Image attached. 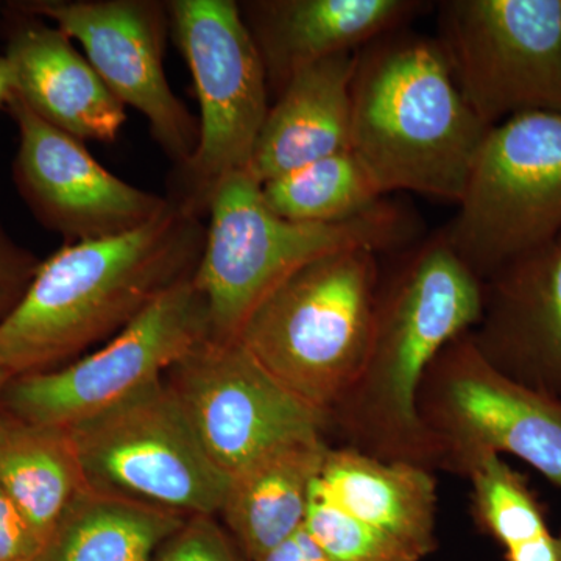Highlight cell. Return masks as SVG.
I'll return each mask as SVG.
<instances>
[{
    "instance_id": "83f0119b",
    "label": "cell",
    "mask_w": 561,
    "mask_h": 561,
    "mask_svg": "<svg viewBox=\"0 0 561 561\" xmlns=\"http://www.w3.org/2000/svg\"><path fill=\"white\" fill-rule=\"evenodd\" d=\"M39 548V538L0 485V561H33Z\"/></svg>"
},
{
    "instance_id": "8fae6325",
    "label": "cell",
    "mask_w": 561,
    "mask_h": 561,
    "mask_svg": "<svg viewBox=\"0 0 561 561\" xmlns=\"http://www.w3.org/2000/svg\"><path fill=\"white\" fill-rule=\"evenodd\" d=\"M437 11L454 81L486 127L561 113V0H445Z\"/></svg>"
},
{
    "instance_id": "3957f363",
    "label": "cell",
    "mask_w": 561,
    "mask_h": 561,
    "mask_svg": "<svg viewBox=\"0 0 561 561\" xmlns=\"http://www.w3.org/2000/svg\"><path fill=\"white\" fill-rule=\"evenodd\" d=\"M401 32L357 51L351 151L382 195L457 205L490 128L460 94L438 41Z\"/></svg>"
},
{
    "instance_id": "7c38bea8",
    "label": "cell",
    "mask_w": 561,
    "mask_h": 561,
    "mask_svg": "<svg viewBox=\"0 0 561 561\" xmlns=\"http://www.w3.org/2000/svg\"><path fill=\"white\" fill-rule=\"evenodd\" d=\"M165 381L228 478L280 446L328 438V416L284 387L238 339L198 343Z\"/></svg>"
},
{
    "instance_id": "ffe728a7",
    "label": "cell",
    "mask_w": 561,
    "mask_h": 561,
    "mask_svg": "<svg viewBox=\"0 0 561 561\" xmlns=\"http://www.w3.org/2000/svg\"><path fill=\"white\" fill-rule=\"evenodd\" d=\"M330 446L327 437L290 443L230 476L217 516L247 560L260 561L302 530Z\"/></svg>"
},
{
    "instance_id": "7a4b0ae2",
    "label": "cell",
    "mask_w": 561,
    "mask_h": 561,
    "mask_svg": "<svg viewBox=\"0 0 561 561\" xmlns=\"http://www.w3.org/2000/svg\"><path fill=\"white\" fill-rule=\"evenodd\" d=\"M206 224L172 202L138 230L70 243L41 261L20 305L0 321V367L11 378L51 370L114 337L197 271Z\"/></svg>"
},
{
    "instance_id": "7402d4cb",
    "label": "cell",
    "mask_w": 561,
    "mask_h": 561,
    "mask_svg": "<svg viewBox=\"0 0 561 561\" xmlns=\"http://www.w3.org/2000/svg\"><path fill=\"white\" fill-rule=\"evenodd\" d=\"M187 518L83 489L33 561H154Z\"/></svg>"
},
{
    "instance_id": "d4e9b609",
    "label": "cell",
    "mask_w": 561,
    "mask_h": 561,
    "mask_svg": "<svg viewBox=\"0 0 561 561\" xmlns=\"http://www.w3.org/2000/svg\"><path fill=\"white\" fill-rule=\"evenodd\" d=\"M306 534L341 561H423L400 541L371 529L311 494Z\"/></svg>"
},
{
    "instance_id": "4dcf8cb0",
    "label": "cell",
    "mask_w": 561,
    "mask_h": 561,
    "mask_svg": "<svg viewBox=\"0 0 561 561\" xmlns=\"http://www.w3.org/2000/svg\"><path fill=\"white\" fill-rule=\"evenodd\" d=\"M11 379V376L9 373L3 370L2 367H0V398H2L3 389H5L7 383H9Z\"/></svg>"
},
{
    "instance_id": "277c9868",
    "label": "cell",
    "mask_w": 561,
    "mask_h": 561,
    "mask_svg": "<svg viewBox=\"0 0 561 561\" xmlns=\"http://www.w3.org/2000/svg\"><path fill=\"white\" fill-rule=\"evenodd\" d=\"M206 216L194 283L208 305L214 341H236L256 306L305 265L339 251H400L419 236L412 214L386 198L331 224L284 219L268 208L261 184L247 171L214 187Z\"/></svg>"
},
{
    "instance_id": "44dd1931",
    "label": "cell",
    "mask_w": 561,
    "mask_h": 561,
    "mask_svg": "<svg viewBox=\"0 0 561 561\" xmlns=\"http://www.w3.org/2000/svg\"><path fill=\"white\" fill-rule=\"evenodd\" d=\"M0 485L43 545L70 502L87 489L69 431L31 423L0 408Z\"/></svg>"
},
{
    "instance_id": "9a60e30c",
    "label": "cell",
    "mask_w": 561,
    "mask_h": 561,
    "mask_svg": "<svg viewBox=\"0 0 561 561\" xmlns=\"http://www.w3.org/2000/svg\"><path fill=\"white\" fill-rule=\"evenodd\" d=\"M470 334L497 370L561 398V234L483 280Z\"/></svg>"
},
{
    "instance_id": "4316f807",
    "label": "cell",
    "mask_w": 561,
    "mask_h": 561,
    "mask_svg": "<svg viewBox=\"0 0 561 561\" xmlns=\"http://www.w3.org/2000/svg\"><path fill=\"white\" fill-rule=\"evenodd\" d=\"M39 265L38 257L18 245L0 225V321L20 305Z\"/></svg>"
},
{
    "instance_id": "ba28073f",
    "label": "cell",
    "mask_w": 561,
    "mask_h": 561,
    "mask_svg": "<svg viewBox=\"0 0 561 561\" xmlns=\"http://www.w3.org/2000/svg\"><path fill=\"white\" fill-rule=\"evenodd\" d=\"M168 9L201 103L197 150L176 168L168 197L205 217L214 187L249 168L271 91L238 2L171 0Z\"/></svg>"
},
{
    "instance_id": "e0dca14e",
    "label": "cell",
    "mask_w": 561,
    "mask_h": 561,
    "mask_svg": "<svg viewBox=\"0 0 561 561\" xmlns=\"http://www.w3.org/2000/svg\"><path fill=\"white\" fill-rule=\"evenodd\" d=\"M430 3L419 0H250L239 3L268 91L278 94L298 70L356 54L401 31Z\"/></svg>"
},
{
    "instance_id": "8992f818",
    "label": "cell",
    "mask_w": 561,
    "mask_h": 561,
    "mask_svg": "<svg viewBox=\"0 0 561 561\" xmlns=\"http://www.w3.org/2000/svg\"><path fill=\"white\" fill-rule=\"evenodd\" d=\"M68 431L88 489L184 518L219 515L230 478L165 378Z\"/></svg>"
},
{
    "instance_id": "5bb4252c",
    "label": "cell",
    "mask_w": 561,
    "mask_h": 561,
    "mask_svg": "<svg viewBox=\"0 0 561 561\" xmlns=\"http://www.w3.org/2000/svg\"><path fill=\"white\" fill-rule=\"evenodd\" d=\"M7 108L20 131L14 183L36 219L65 245L138 230L172 205L106 171L83 140L41 119L13 92Z\"/></svg>"
},
{
    "instance_id": "f1b7e54d",
    "label": "cell",
    "mask_w": 561,
    "mask_h": 561,
    "mask_svg": "<svg viewBox=\"0 0 561 561\" xmlns=\"http://www.w3.org/2000/svg\"><path fill=\"white\" fill-rule=\"evenodd\" d=\"M260 561H341L324 552L302 529Z\"/></svg>"
},
{
    "instance_id": "30bf717a",
    "label": "cell",
    "mask_w": 561,
    "mask_h": 561,
    "mask_svg": "<svg viewBox=\"0 0 561 561\" xmlns=\"http://www.w3.org/2000/svg\"><path fill=\"white\" fill-rule=\"evenodd\" d=\"M209 337L208 305L192 276L165 290L94 353L65 367L11 378L0 408L31 423L68 430L161 381Z\"/></svg>"
},
{
    "instance_id": "52a82bcc",
    "label": "cell",
    "mask_w": 561,
    "mask_h": 561,
    "mask_svg": "<svg viewBox=\"0 0 561 561\" xmlns=\"http://www.w3.org/2000/svg\"><path fill=\"white\" fill-rule=\"evenodd\" d=\"M457 206L443 232L482 283L561 234L560 111L490 128Z\"/></svg>"
},
{
    "instance_id": "484cf974",
    "label": "cell",
    "mask_w": 561,
    "mask_h": 561,
    "mask_svg": "<svg viewBox=\"0 0 561 561\" xmlns=\"http://www.w3.org/2000/svg\"><path fill=\"white\" fill-rule=\"evenodd\" d=\"M154 561H249L217 516H191Z\"/></svg>"
},
{
    "instance_id": "9c48e42d",
    "label": "cell",
    "mask_w": 561,
    "mask_h": 561,
    "mask_svg": "<svg viewBox=\"0 0 561 561\" xmlns=\"http://www.w3.org/2000/svg\"><path fill=\"white\" fill-rule=\"evenodd\" d=\"M442 470L468 474L489 456H512L561 489V398L497 370L470 332L432 362L419 397Z\"/></svg>"
},
{
    "instance_id": "4fadbf2b",
    "label": "cell",
    "mask_w": 561,
    "mask_h": 561,
    "mask_svg": "<svg viewBox=\"0 0 561 561\" xmlns=\"http://www.w3.org/2000/svg\"><path fill=\"white\" fill-rule=\"evenodd\" d=\"M11 5L57 25L80 43L106 88L125 108L130 106L146 117L151 136L176 168L194 157L201 125L165 77V38L171 32L168 2L31 0Z\"/></svg>"
},
{
    "instance_id": "603a6c76",
    "label": "cell",
    "mask_w": 561,
    "mask_h": 561,
    "mask_svg": "<svg viewBox=\"0 0 561 561\" xmlns=\"http://www.w3.org/2000/svg\"><path fill=\"white\" fill-rule=\"evenodd\" d=\"M478 529L504 549L505 561H561V538L549 529L529 479L501 456H489L468 474Z\"/></svg>"
},
{
    "instance_id": "ac0fdd59",
    "label": "cell",
    "mask_w": 561,
    "mask_h": 561,
    "mask_svg": "<svg viewBox=\"0 0 561 561\" xmlns=\"http://www.w3.org/2000/svg\"><path fill=\"white\" fill-rule=\"evenodd\" d=\"M356 54H341L295 72L268 108L247 172L257 183L279 179L351 150V81Z\"/></svg>"
},
{
    "instance_id": "cb8c5ba5",
    "label": "cell",
    "mask_w": 561,
    "mask_h": 561,
    "mask_svg": "<svg viewBox=\"0 0 561 561\" xmlns=\"http://www.w3.org/2000/svg\"><path fill=\"white\" fill-rule=\"evenodd\" d=\"M261 190L273 213L302 224L346 220L386 197L351 150L268 181Z\"/></svg>"
},
{
    "instance_id": "2e32d148",
    "label": "cell",
    "mask_w": 561,
    "mask_h": 561,
    "mask_svg": "<svg viewBox=\"0 0 561 561\" xmlns=\"http://www.w3.org/2000/svg\"><path fill=\"white\" fill-rule=\"evenodd\" d=\"M5 41L13 94L36 116L83 142L117 139L127 111L65 32L9 3Z\"/></svg>"
},
{
    "instance_id": "6da1fadb",
    "label": "cell",
    "mask_w": 561,
    "mask_h": 561,
    "mask_svg": "<svg viewBox=\"0 0 561 561\" xmlns=\"http://www.w3.org/2000/svg\"><path fill=\"white\" fill-rule=\"evenodd\" d=\"M483 311V283L445 232L401 254L382 273L370 345L356 381L328 419V435L376 459L442 470V453L419 411L432 362Z\"/></svg>"
},
{
    "instance_id": "d6986e66",
    "label": "cell",
    "mask_w": 561,
    "mask_h": 561,
    "mask_svg": "<svg viewBox=\"0 0 561 561\" xmlns=\"http://www.w3.org/2000/svg\"><path fill=\"white\" fill-rule=\"evenodd\" d=\"M312 496L400 541L421 560L437 551L438 486L434 471L331 445Z\"/></svg>"
},
{
    "instance_id": "1f68e13d",
    "label": "cell",
    "mask_w": 561,
    "mask_h": 561,
    "mask_svg": "<svg viewBox=\"0 0 561 561\" xmlns=\"http://www.w3.org/2000/svg\"><path fill=\"white\" fill-rule=\"evenodd\" d=\"M559 535H560V538H561V530H560V534H559Z\"/></svg>"
},
{
    "instance_id": "f546056e",
    "label": "cell",
    "mask_w": 561,
    "mask_h": 561,
    "mask_svg": "<svg viewBox=\"0 0 561 561\" xmlns=\"http://www.w3.org/2000/svg\"><path fill=\"white\" fill-rule=\"evenodd\" d=\"M13 92V70L5 57H0V106L7 105Z\"/></svg>"
},
{
    "instance_id": "5b68a950",
    "label": "cell",
    "mask_w": 561,
    "mask_h": 561,
    "mask_svg": "<svg viewBox=\"0 0 561 561\" xmlns=\"http://www.w3.org/2000/svg\"><path fill=\"white\" fill-rule=\"evenodd\" d=\"M378 256L346 250L305 265L256 306L239 332L265 370L328 419L367 357Z\"/></svg>"
}]
</instances>
